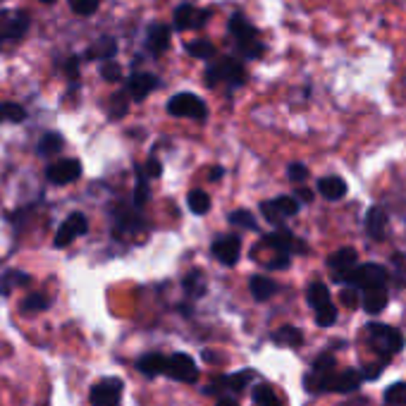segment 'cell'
I'll return each mask as SVG.
<instances>
[{"mask_svg": "<svg viewBox=\"0 0 406 406\" xmlns=\"http://www.w3.org/2000/svg\"><path fill=\"white\" fill-rule=\"evenodd\" d=\"M251 397H254V404L256 406H282L280 397L275 394V390L266 382H261V385L254 387V392H251Z\"/></svg>", "mask_w": 406, "mask_h": 406, "instance_id": "28", "label": "cell"}, {"mask_svg": "<svg viewBox=\"0 0 406 406\" xmlns=\"http://www.w3.org/2000/svg\"><path fill=\"white\" fill-rule=\"evenodd\" d=\"M361 370L346 368L342 373H332L330 380L325 382V392H339V394H349L356 392L358 385H361Z\"/></svg>", "mask_w": 406, "mask_h": 406, "instance_id": "17", "label": "cell"}, {"mask_svg": "<svg viewBox=\"0 0 406 406\" xmlns=\"http://www.w3.org/2000/svg\"><path fill=\"white\" fill-rule=\"evenodd\" d=\"M205 81H208V86L227 84L232 86V89H237V86H241L246 81V72L239 60L222 57V60H217L215 65H210V67L205 69Z\"/></svg>", "mask_w": 406, "mask_h": 406, "instance_id": "4", "label": "cell"}, {"mask_svg": "<svg viewBox=\"0 0 406 406\" xmlns=\"http://www.w3.org/2000/svg\"><path fill=\"white\" fill-rule=\"evenodd\" d=\"M187 53L194 57H198V60H210L215 48L210 41H194V43H187Z\"/></svg>", "mask_w": 406, "mask_h": 406, "instance_id": "36", "label": "cell"}, {"mask_svg": "<svg viewBox=\"0 0 406 406\" xmlns=\"http://www.w3.org/2000/svg\"><path fill=\"white\" fill-rule=\"evenodd\" d=\"M168 113L172 117H194V120H205L208 105L196 93H177L168 101Z\"/></svg>", "mask_w": 406, "mask_h": 406, "instance_id": "7", "label": "cell"}, {"mask_svg": "<svg viewBox=\"0 0 406 406\" xmlns=\"http://www.w3.org/2000/svg\"><path fill=\"white\" fill-rule=\"evenodd\" d=\"M387 302H390V294H387V285L378 287H368V290H361V306L368 316H378L387 309Z\"/></svg>", "mask_w": 406, "mask_h": 406, "instance_id": "18", "label": "cell"}, {"mask_svg": "<svg viewBox=\"0 0 406 406\" xmlns=\"http://www.w3.org/2000/svg\"><path fill=\"white\" fill-rule=\"evenodd\" d=\"M46 175H48L53 184H72V182L81 177V163L74 161V158H65V161H57L53 163V165H48Z\"/></svg>", "mask_w": 406, "mask_h": 406, "instance_id": "16", "label": "cell"}, {"mask_svg": "<svg viewBox=\"0 0 406 406\" xmlns=\"http://www.w3.org/2000/svg\"><path fill=\"white\" fill-rule=\"evenodd\" d=\"M215 406H239V402L232 397V394H222V397L215 399Z\"/></svg>", "mask_w": 406, "mask_h": 406, "instance_id": "46", "label": "cell"}, {"mask_svg": "<svg viewBox=\"0 0 406 406\" xmlns=\"http://www.w3.org/2000/svg\"><path fill=\"white\" fill-rule=\"evenodd\" d=\"M208 17H210V13H208V10H196V13H194V22H191V27H194V29L203 27V25H205V20H208Z\"/></svg>", "mask_w": 406, "mask_h": 406, "instance_id": "45", "label": "cell"}, {"mask_svg": "<svg viewBox=\"0 0 406 406\" xmlns=\"http://www.w3.org/2000/svg\"><path fill=\"white\" fill-rule=\"evenodd\" d=\"M27 120V110L17 103H3L0 105V122H13V125H20V122Z\"/></svg>", "mask_w": 406, "mask_h": 406, "instance_id": "32", "label": "cell"}, {"mask_svg": "<svg viewBox=\"0 0 406 406\" xmlns=\"http://www.w3.org/2000/svg\"><path fill=\"white\" fill-rule=\"evenodd\" d=\"M385 404L387 406H399L406 404V382H394L385 390Z\"/></svg>", "mask_w": 406, "mask_h": 406, "instance_id": "37", "label": "cell"}, {"mask_svg": "<svg viewBox=\"0 0 406 406\" xmlns=\"http://www.w3.org/2000/svg\"><path fill=\"white\" fill-rule=\"evenodd\" d=\"M256 378V370L244 368L237 370V373H229V375H217V378L210 382V385L203 387V394L208 397H222V394H239L249 387V382Z\"/></svg>", "mask_w": 406, "mask_h": 406, "instance_id": "5", "label": "cell"}, {"mask_svg": "<svg viewBox=\"0 0 406 406\" xmlns=\"http://www.w3.org/2000/svg\"><path fill=\"white\" fill-rule=\"evenodd\" d=\"M194 13H196V8H194L191 3H182L177 10H175V29L177 32H184V29H191V22H194Z\"/></svg>", "mask_w": 406, "mask_h": 406, "instance_id": "31", "label": "cell"}, {"mask_svg": "<svg viewBox=\"0 0 406 406\" xmlns=\"http://www.w3.org/2000/svg\"><path fill=\"white\" fill-rule=\"evenodd\" d=\"M98 3H101V0H69L72 10H74L76 15H81V17H89V15L96 13Z\"/></svg>", "mask_w": 406, "mask_h": 406, "instance_id": "39", "label": "cell"}, {"mask_svg": "<svg viewBox=\"0 0 406 406\" xmlns=\"http://www.w3.org/2000/svg\"><path fill=\"white\" fill-rule=\"evenodd\" d=\"M165 375L168 378H172V380H177V382H187V385H191V382L198 380V366L189 354L177 351V354L168 356Z\"/></svg>", "mask_w": 406, "mask_h": 406, "instance_id": "10", "label": "cell"}, {"mask_svg": "<svg viewBox=\"0 0 406 406\" xmlns=\"http://www.w3.org/2000/svg\"><path fill=\"white\" fill-rule=\"evenodd\" d=\"M356 263H358V254L351 249V246H342V249H337L330 258H327V268H330V273H332V280L339 282V285H344L346 275L356 268Z\"/></svg>", "mask_w": 406, "mask_h": 406, "instance_id": "13", "label": "cell"}, {"mask_svg": "<svg viewBox=\"0 0 406 406\" xmlns=\"http://www.w3.org/2000/svg\"><path fill=\"white\" fill-rule=\"evenodd\" d=\"M62 146H65V141L60 134L50 132V134H46V137H41L36 151H39V156H55V153L62 151Z\"/></svg>", "mask_w": 406, "mask_h": 406, "instance_id": "29", "label": "cell"}, {"mask_svg": "<svg viewBox=\"0 0 406 406\" xmlns=\"http://www.w3.org/2000/svg\"><path fill=\"white\" fill-rule=\"evenodd\" d=\"M263 246L273 249L275 254H285V256H292V254H306V244L302 239H297L290 229L280 227L278 232H270L263 237Z\"/></svg>", "mask_w": 406, "mask_h": 406, "instance_id": "12", "label": "cell"}, {"mask_svg": "<svg viewBox=\"0 0 406 406\" xmlns=\"http://www.w3.org/2000/svg\"><path fill=\"white\" fill-rule=\"evenodd\" d=\"M170 46V27H163V25H156L149 29V48L151 53H156V55H161V53H165Z\"/></svg>", "mask_w": 406, "mask_h": 406, "instance_id": "25", "label": "cell"}, {"mask_svg": "<svg viewBox=\"0 0 406 406\" xmlns=\"http://www.w3.org/2000/svg\"><path fill=\"white\" fill-rule=\"evenodd\" d=\"M387 280H390V275H387L385 266H378V263H356V268L346 275L344 285H351L361 292L368 290V287L387 285Z\"/></svg>", "mask_w": 406, "mask_h": 406, "instance_id": "6", "label": "cell"}, {"mask_svg": "<svg viewBox=\"0 0 406 406\" xmlns=\"http://www.w3.org/2000/svg\"><path fill=\"white\" fill-rule=\"evenodd\" d=\"M29 282H32V278H29L27 273H20V270H8V273L3 275V282H0V292L10 294L13 292V287L29 285Z\"/></svg>", "mask_w": 406, "mask_h": 406, "instance_id": "33", "label": "cell"}, {"mask_svg": "<svg viewBox=\"0 0 406 406\" xmlns=\"http://www.w3.org/2000/svg\"><path fill=\"white\" fill-rule=\"evenodd\" d=\"M39 3H46V5H50V3H55V0H39Z\"/></svg>", "mask_w": 406, "mask_h": 406, "instance_id": "49", "label": "cell"}, {"mask_svg": "<svg viewBox=\"0 0 406 406\" xmlns=\"http://www.w3.org/2000/svg\"><path fill=\"white\" fill-rule=\"evenodd\" d=\"M165 361H168L165 354H161V351H149V354H144L137 361V368H139V373L146 375V378H156V375L165 373Z\"/></svg>", "mask_w": 406, "mask_h": 406, "instance_id": "21", "label": "cell"}, {"mask_svg": "<svg viewBox=\"0 0 406 406\" xmlns=\"http://www.w3.org/2000/svg\"><path fill=\"white\" fill-rule=\"evenodd\" d=\"M182 287H184L187 297H191V299L203 297V294H205V278H203V273H201V270H191V273L184 278V282H182Z\"/></svg>", "mask_w": 406, "mask_h": 406, "instance_id": "27", "label": "cell"}, {"mask_svg": "<svg viewBox=\"0 0 406 406\" xmlns=\"http://www.w3.org/2000/svg\"><path fill=\"white\" fill-rule=\"evenodd\" d=\"M287 177L297 182V184H302V182L309 180V168H306L304 163H290V165H287Z\"/></svg>", "mask_w": 406, "mask_h": 406, "instance_id": "40", "label": "cell"}, {"mask_svg": "<svg viewBox=\"0 0 406 406\" xmlns=\"http://www.w3.org/2000/svg\"><path fill=\"white\" fill-rule=\"evenodd\" d=\"M380 373H382V363H380V366H366V368L361 370V378L363 380H378Z\"/></svg>", "mask_w": 406, "mask_h": 406, "instance_id": "44", "label": "cell"}, {"mask_svg": "<svg viewBox=\"0 0 406 406\" xmlns=\"http://www.w3.org/2000/svg\"><path fill=\"white\" fill-rule=\"evenodd\" d=\"M229 34H232L234 43H237V48L241 50V55H244L246 60H256V57H261L263 50H266L261 39H258L256 27H251V22H246L241 15H232V20H229Z\"/></svg>", "mask_w": 406, "mask_h": 406, "instance_id": "1", "label": "cell"}, {"mask_svg": "<svg viewBox=\"0 0 406 406\" xmlns=\"http://www.w3.org/2000/svg\"><path fill=\"white\" fill-rule=\"evenodd\" d=\"M222 172H225V170H222L220 165H215L213 170H210V175H208V177L217 182V180H220V177H222Z\"/></svg>", "mask_w": 406, "mask_h": 406, "instance_id": "48", "label": "cell"}, {"mask_svg": "<svg viewBox=\"0 0 406 406\" xmlns=\"http://www.w3.org/2000/svg\"><path fill=\"white\" fill-rule=\"evenodd\" d=\"M86 229H89V220H86L84 213H69L67 220L62 222L60 229H57V234H55V246L57 249L69 246L76 237L86 234Z\"/></svg>", "mask_w": 406, "mask_h": 406, "instance_id": "14", "label": "cell"}, {"mask_svg": "<svg viewBox=\"0 0 406 406\" xmlns=\"http://www.w3.org/2000/svg\"><path fill=\"white\" fill-rule=\"evenodd\" d=\"M48 306H50V302L46 294H29L27 299H22L20 311L22 313H41V311H46Z\"/></svg>", "mask_w": 406, "mask_h": 406, "instance_id": "30", "label": "cell"}, {"mask_svg": "<svg viewBox=\"0 0 406 406\" xmlns=\"http://www.w3.org/2000/svg\"><path fill=\"white\" fill-rule=\"evenodd\" d=\"M229 225L234 227H244V229H256V217L249 213V210H232V213L227 215Z\"/></svg>", "mask_w": 406, "mask_h": 406, "instance_id": "38", "label": "cell"}, {"mask_svg": "<svg viewBox=\"0 0 406 406\" xmlns=\"http://www.w3.org/2000/svg\"><path fill=\"white\" fill-rule=\"evenodd\" d=\"M101 76L105 81H117L122 76V69H120V65H117L115 60H105L101 65Z\"/></svg>", "mask_w": 406, "mask_h": 406, "instance_id": "42", "label": "cell"}, {"mask_svg": "<svg viewBox=\"0 0 406 406\" xmlns=\"http://www.w3.org/2000/svg\"><path fill=\"white\" fill-rule=\"evenodd\" d=\"M368 332V342L382 358H390L392 354L402 351L404 346V337L397 327L392 325H382V323H368L366 327Z\"/></svg>", "mask_w": 406, "mask_h": 406, "instance_id": "3", "label": "cell"}, {"mask_svg": "<svg viewBox=\"0 0 406 406\" xmlns=\"http://www.w3.org/2000/svg\"><path fill=\"white\" fill-rule=\"evenodd\" d=\"M261 213L268 222L273 225H282L287 217L297 215L299 213V201L294 196H278V198H270V201L261 203Z\"/></svg>", "mask_w": 406, "mask_h": 406, "instance_id": "11", "label": "cell"}, {"mask_svg": "<svg viewBox=\"0 0 406 406\" xmlns=\"http://www.w3.org/2000/svg\"><path fill=\"white\" fill-rule=\"evenodd\" d=\"M210 254H213L222 266H234L241 256V239L237 234H227V237L215 239L213 246H210Z\"/></svg>", "mask_w": 406, "mask_h": 406, "instance_id": "15", "label": "cell"}, {"mask_svg": "<svg viewBox=\"0 0 406 406\" xmlns=\"http://www.w3.org/2000/svg\"><path fill=\"white\" fill-rule=\"evenodd\" d=\"M273 342L280 346H302L304 344V332L294 325H282L280 330L273 332Z\"/></svg>", "mask_w": 406, "mask_h": 406, "instance_id": "24", "label": "cell"}, {"mask_svg": "<svg viewBox=\"0 0 406 406\" xmlns=\"http://www.w3.org/2000/svg\"><path fill=\"white\" fill-rule=\"evenodd\" d=\"M339 299H342L344 306H349V309H356V306L361 304V292H358L356 287L346 285L344 290H342V294H339Z\"/></svg>", "mask_w": 406, "mask_h": 406, "instance_id": "41", "label": "cell"}, {"mask_svg": "<svg viewBox=\"0 0 406 406\" xmlns=\"http://www.w3.org/2000/svg\"><path fill=\"white\" fill-rule=\"evenodd\" d=\"M146 201H149V177L141 172V168H137V189H134V208H141Z\"/></svg>", "mask_w": 406, "mask_h": 406, "instance_id": "35", "label": "cell"}, {"mask_svg": "<svg viewBox=\"0 0 406 406\" xmlns=\"http://www.w3.org/2000/svg\"><path fill=\"white\" fill-rule=\"evenodd\" d=\"M139 168H141V172H144L149 180H158V177H161V172H163V165L156 161V158H151L146 165H139Z\"/></svg>", "mask_w": 406, "mask_h": 406, "instance_id": "43", "label": "cell"}, {"mask_svg": "<svg viewBox=\"0 0 406 406\" xmlns=\"http://www.w3.org/2000/svg\"><path fill=\"white\" fill-rule=\"evenodd\" d=\"M158 86V76H153V74H146V72H141V74H132L127 79V93L134 98V101H144L149 93L156 89Z\"/></svg>", "mask_w": 406, "mask_h": 406, "instance_id": "20", "label": "cell"}, {"mask_svg": "<svg viewBox=\"0 0 406 406\" xmlns=\"http://www.w3.org/2000/svg\"><path fill=\"white\" fill-rule=\"evenodd\" d=\"M316 189L323 198H325V201H339V198L346 196L349 187H346V182L342 177H337V175H327V177L318 180Z\"/></svg>", "mask_w": 406, "mask_h": 406, "instance_id": "19", "label": "cell"}, {"mask_svg": "<svg viewBox=\"0 0 406 406\" xmlns=\"http://www.w3.org/2000/svg\"><path fill=\"white\" fill-rule=\"evenodd\" d=\"M366 229H368V237L375 241H382L387 237V215L385 210L373 205V208L366 213Z\"/></svg>", "mask_w": 406, "mask_h": 406, "instance_id": "22", "label": "cell"}, {"mask_svg": "<svg viewBox=\"0 0 406 406\" xmlns=\"http://www.w3.org/2000/svg\"><path fill=\"white\" fill-rule=\"evenodd\" d=\"M294 198H297V201H302V203H311V201H313V191H311V189H297V196H294Z\"/></svg>", "mask_w": 406, "mask_h": 406, "instance_id": "47", "label": "cell"}, {"mask_svg": "<svg viewBox=\"0 0 406 406\" xmlns=\"http://www.w3.org/2000/svg\"><path fill=\"white\" fill-rule=\"evenodd\" d=\"M306 302L313 309L316 323L320 327H330L337 323V306L332 304L330 290L323 282H311L309 290H306Z\"/></svg>", "mask_w": 406, "mask_h": 406, "instance_id": "2", "label": "cell"}, {"mask_svg": "<svg viewBox=\"0 0 406 406\" xmlns=\"http://www.w3.org/2000/svg\"><path fill=\"white\" fill-rule=\"evenodd\" d=\"M122 392L125 382L120 378H103L91 387L89 402L91 406H122Z\"/></svg>", "mask_w": 406, "mask_h": 406, "instance_id": "9", "label": "cell"}, {"mask_svg": "<svg viewBox=\"0 0 406 406\" xmlns=\"http://www.w3.org/2000/svg\"><path fill=\"white\" fill-rule=\"evenodd\" d=\"M187 203H189V210L196 215H205L210 208V196L201 189L196 191H189V198H187Z\"/></svg>", "mask_w": 406, "mask_h": 406, "instance_id": "34", "label": "cell"}, {"mask_svg": "<svg viewBox=\"0 0 406 406\" xmlns=\"http://www.w3.org/2000/svg\"><path fill=\"white\" fill-rule=\"evenodd\" d=\"M334 366H337V361H334L332 354H320L316 358V363L311 366V370L306 373L304 378V387L309 390L311 394H323L325 392V382L330 380V375L334 373Z\"/></svg>", "mask_w": 406, "mask_h": 406, "instance_id": "8", "label": "cell"}, {"mask_svg": "<svg viewBox=\"0 0 406 406\" xmlns=\"http://www.w3.org/2000/svg\"><path fill=\"white\" fill-rule=\"evenodd\" d=\"M117 55V43L113 39H101L96 46H91L89 50H86V57L89 60H113Z\"/></svg>", "mask_w": 406, "mask_h": 406, "instance_id": "26", "label": "cell"}, {"mask_svg": "<svg viewBox=\"0 0 406 406\" xmlns=\"http://www.w3.org/2000/svg\"><path fill=\"white\" fill-rule=\"evenodd\" d=\"M249 290L256 302H268V299H273L278 294V282L266 278V275H254L249 280Z\"/></svg>", "mask_w": 406, "mask_h": 406, "instance_id": "23", "label": "cell"}]
</instances>
